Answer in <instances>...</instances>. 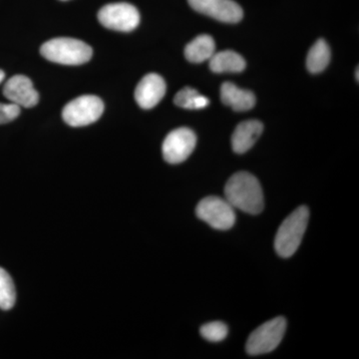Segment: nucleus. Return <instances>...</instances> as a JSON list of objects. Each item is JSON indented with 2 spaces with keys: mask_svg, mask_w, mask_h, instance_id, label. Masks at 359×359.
Returning a JSON list of instances; mask_svg holds the SVG:
<instances>
[{
  "mask_svg": "<svg viewBox=\"0 0 359 359\" xmlns=\"http://www.w3.org/2000/svg\"><path fill=\"white\" fill-rule=\"evenodd\" d=\"M4 78H6V73L4 72L1 69H0V83L4 81Z\"/></svg>",
  "mask_w": 359,
  "mask_h": 359,
  "instance_id": "21",
  "label": "nucleus"
},
{
  "mask_svg": "<svg viewBox=\"0 0 359 359\" xmlns=\"http://www.w3.org/2000/svg\"><path fill=\"white\" fill-rule=\"evenodd\" d=\"M98 20L108 29L130 32L140 23L138 9L126 2L110 4L99 11Z\"/></svg>",
  "mask_w": 359,
  "mask_h": 359,
  "instance_id": "7",
  "label": "nucleus"
},
{
  "mask_svg": "<svg viewBox=\"0 0 359 359\" xmlns=\"http://www.w3.org/2000/svg\"><path fill=\"white\" fill-rule=\"evenodd\" d=\"M174 103L184 109L201 110L210 105V100L208 97L201 95L198 90L185 87L176 94Z\"/></svg>",
  "mask_w": 359,
  "mask_h": 359,
  "instance_id": "17",
  "label": "nucleus"
},
{
  "mask_svg": "<svg viewBox=\"0 0 359 359\" xmlns=\"http://www.w3.org/2000/svg\"><path fill=\"white\" fill-rule=\"evenodd\" d=\"M16 302V290L11 276L6 269L0 268V309L9 311Z\"/></svg>",
  "mask_w": 359,
  "mask_h": 359,
  "instance_id": "18",
  "label": "nucleus"
},
{
  "mask_svg": "<svg viewBox=\"0 0 359 359\" xmlns=\"http://www.w3.org/2000/svg\"><path fill=\"white\" fill-rule=\"evenodd\" d=\"M356 80H359V75H358V67L356 68Z\"/></svg>",
  "mask_w": 359,
  "mask_h": 359,
  "instance_id": "22",
  "label": "nucleus"
},
{
  "mask_svg": "<svg viewBox=\"0 0 359 359\" xmlns=\"http://www.w3.org/2000/svg\"><path fill=\"white\" fill-rule=\"evenodd\" d=\"M201 335L212 342L222 341L228 335V327L222 321H212L201 327Z\"/></svg>",
  "mask_w": 359,
  "mask_h": 359,
  "instance_id": "19",
  "label": "nucleus"
},
{
  "mask_svg": "<svg viewBox=\"0 0 359 359\" xmlns=\"http://www.w3.org/2000/svg\"><path fill=\"white\" fill-rule=\"evenodd\" d=\"M20 114V106L13 103H0V125L13 121Z\"/></svg>",
  "mask_w": 359,
  "mask_h": 359,
  "instance_id": "20",
  "label": "nucleus"
},
{
  "mask_svg": "<svg viewBox=\"0 0 359 359\" xmlns=\"http://www.w3.org/2000/svg\"><path fill=\"white\" fill-rule=\"evenodd\" d=\"M244 57L237 52L224 50L210 58V69L215 73H240L245 69Z\"/></svg>",
  "mask_w": 359,
  "mask_h": 359,
  "instance_id": "14",
  "label": "nucleus"
},
{
  "mask_svg": "<svg viewBox=\"0 0 359 359\" xmlns=\"http://www.w3.org/2000/svg\"><path fill=\"white\" fill-rule=\"evenodd\" d=\"M221 99L224 105L237 112L252 109L256 105V96L252 92L240 88L231 82L222 85Z\"/></svg>",
  "mask_w": 359,
  "mask_h": 359,
  "instance_id": "13",
  "label": "nucleus"
},
{
  "mask_svg": "<svg viewBox=\"0 0 359 359\" xmlns=\"http://www.w3.org/2000/svg\"><path fill=\"white\" fill-rule=\"evenodd\" d=\"M40 53L47 60L63 65H81L92 57L91 47L81 40L60 37L45 42Z\"/></svg>",
  "mask_w": 359,
  "mask_h": 359,
  "instance_id": "3",
  "label": "nucleus"
},
{
  "mask_svg": "<svg viewBox=\"0 0 359 359\" xmlns=\"http://www.w3.org/2000/svg\"><path fill=\"white\" fill-rule=\"evenodd\" d=\"M226 200L236 209L250 215H259L264 207V193L259 180L248 172H238L224 187Z\"/></svg>",
  "mask_w": 359,
  "mask_h": 359,
  "instance_id": "1",
  "label": "nucleus"
},
{
  "mask_svg": "<svg viewBox=\"0 0 359 359\" xmlns=\"http://www.w3.org/2000/svg\"><path fill=\"white\" fill-rule=\"evenodd\" d=\"M264 125L257 120L240 123L231 136V147L237 154H244L259 140L263 134Z\"/></svg>",
  "mask_w": 359,
  "mask_h": 359,
  "instance_id": "12",
  "label": "nucleus"
},
{
  "mask_svg": "<svg viewBox=\"0 0 359 359\" xmlns=\"http://www.w3.org/2000/svg\"><path fill=\"white\" fill-rule=\"evenodd\" d=\"M198 13L224 23H237L243 20L244 11L233 0H188Z\"/></svg>",
  "mask_w": 359,
  "mask_h": 359,
  "instance_id": "9",
  "label": "nucleus"
},
{
  "mask_svg": "<svg viewBox=\"0 0 359 359\" xmlns=\"http://www.w3.org/2000/svg\"><path fill=\"white\" fill-rule=\"evenodd\" d=\"M216 53V44L212 36L208 34L199 35L192 40L185 48L187 60L192 63H202L210 60Z\"/></svg>",
  "mask_w": 359,
  "mask_h": 359,
  "instance_id": "15",
  "label": "nucleus"
},
{
  "mask_svg": "<svg viewBox=\"0 0 359 359\" xmlns=\"http://www.w3.org/2000/svg\"><path fill=\"white\" fill-rule=\"evenodd\" d=\"M166 82L160 75L150 73L142 78L135 90L136 102L143 109H152L166 94Z\"/></svg>",
  "mask_w": 359,
  "mask_h": 359,
  "instance_id": "11",
  "label": "nucleus"
},
{
  "mask_svg": "<svg viewBox=\"0 0 359 359\" xmlns=\"http://www.w3.org/2000/svg\"><path fill=\"white\" fill-rule=\"evenodd\" d=\"M287 330V320L283 316L266 321L250 334L245 344L250 355H262L275 351Z\"/></svg>",
  "mask_w": 359,
  "mask_h": 359,
  "instance_id": "4",
  "label": "nucleus"
},
{
  "mask_svg": "<svg viewBox=\"0 0 359 359\" xmlns=\"http://www.w3.org/2000/svg\"><path fill=\"white\" fill-rule=\"evenodd\" d=\"M330 46L325 40H318L309 49L308 57H306V67L309 72L316 74V73L323 72L330 65Z\"/></svg>",
  "mask_w": 359,
  "mask_h": 359,
  "instance_id": "16",
  "label": "nucleus"
},
{
  "mask_svg": "<svg viewBox=\"0 0 359 359\" xmlns=\"http://www.w3.org/2000/svg\"><path fill=\"white\" fill-rule=\"evenodd\" d=\"M104 103L99 97L83 95L73 99L63 108L62 117L71 127L93 124L103 114Z\"/></svg>",
  "mask_w": 359,
  "mask_h": 359,
  "instance_id": "5",
  "label": "nucleus"
},
{
  "mask_svg": "<svg viewBox=\"0 0 359 359\" xmlns=\"http://www.w3.org/2000/svg\"><path fill=\"white\" fill-rule=\"evenodd\" d=\"M4 95L20 107L32 108L39 102V94L33 87L32 80L25 75L11 77L4 85Z\"/></svg>",
  "mask_w": 359,
  "mask_h": 359,
  "instance_id": "10",
  "label": "nucleus"
},
{
  "mask_svg": "<svg viewBox=\"0 0 359 359\" xmlns=\"http://www.w3.org/2000/svg\"><path fill=\"white\" fill-rule=\"evenodd\" d=\"M309 219V208L306 205L297 208L285 218L275 238V249L278 256L287 259L297 252L306 233Z\"/></svg>",
  "mask_w": 359,
  "mask_h": 359,
  "instance_id": "2",
  "label": "nucleus"
},
{
  "mask_svg": "<svg viewBox=\"0 0 359 359\" xmlns=\"http://www.w3.org/2000/svg\"><path fill=\"white\" fill-rule=\"evenodd\" d=\"M196 214L198 218L216 230H230L236 223L235 208L226 199L216 196H210L201 201Z\"/></svg>",
  "mask_w": 359,
  "mask_h": 359,
  "instance_id": "6",
  "label": "nucleus"
},
{
  "mask_svg": "<svg viewBox=\"0 0 359 359\" xmlns=\"http://www.w3.org/2000/svg\"><path fill=\"white\" fill-rule=\"evenodd\" d=\"M197 145V137L192 130L178 128L170 132L163 142L162 152L166 162L180 164L190 157Z\"/></svg>",
  "mask_w": 359,
  "mask_h": 359,
  "instance_id": "8",
  "label": "nucleus"
}]
</instances>
